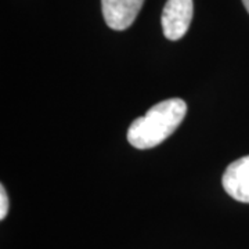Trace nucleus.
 <instances>
[{
	"label": "nucleus",
	"mask_w": 249,
	"mask_h": 249,
	"mask_svg": "<svg viewBox=\"0 0 249 249\" xmlns=\"http://www.w3.org/2000/svg\"><path fill=\"white\" fill-rule=\"evenodd\" d=\"M187 114L181 98H169L151 107L144 116L134 119L127 130V142L139 150L160 145L178 129Z\"/></svg>",
	"instance_id": "nucleus-1"
},
{
	"label": "nucleus",
	"mask_w": 249,
	"mask_h": 249,
	"mask_svg": "<svg viewBox=\"0 0 249 249\" xmlns=\"http://www.w3.org/2000/svg\"><path fill=\"white\" fill-rule=\"evenodd\" d=\"M194 14L193 0H168L162 11V31L166 39L178 40L186 35Z\"/></svg>",
	"instance_id": "nucleus-2"
},
{
	"label": "nucleus",
	"mask_w": 249,
	"mask_h": 249,
	"mask_svg": "<svg viewBox=\"0 0 249 249\" xmlns=\"http://www.w3.org/2000/svg\"><path fill=\"white\" fill-rule=\"evenodd\" d=\"M144 0H101L103 17L114 31H124L134 22Z\"/></svg>",
	"instance_id": "nucleus-3"
},
{
	"label": "nucleus",
	"mask_w": 249,
	"mask_h": 249,
	"mask_svg": "<svg viewBox=\"0 0 249 249\" xmlns=\"http://www.w3.org/2000/svg\"><path fill=\"white\" fill-rule=\"evenodd\" d=\"M224 191L238 202L249 204V155L231 162L222 178Z\"/></svg>",
	"instance_id": "nucleus-4"
},
{
	"label": "nucleus",
	"mask_w": 249,
	"mask_h": 249,
	"mask_svg": "<svg viewBox=\"0 0 249 249\" xmlns=\"http://www.w3.org/2000/svg\"><path fill=\"white\" fill-rule=\"evenodd\" d=\"M9 213V196L4 186H0V219L3 220Z\"/></svg>",
	"instance_id": "nucleus-5"
},
{
	"label": "nucleus",
	"mask_w": 249,
	"mask_h": 249,
	"mask_svg": "<svg viewBox=\"0 0 249 249\" xmlns=\"http://www.w3.org/2000/svg\"><path fill=\"white\" fill-rule=\"evenodd\" d=\"M242 3H244V6H245V9H247L249 14V0H242Z\"/></svg>",
	"instance_id": "nucleus-6"
}]
</instances>
